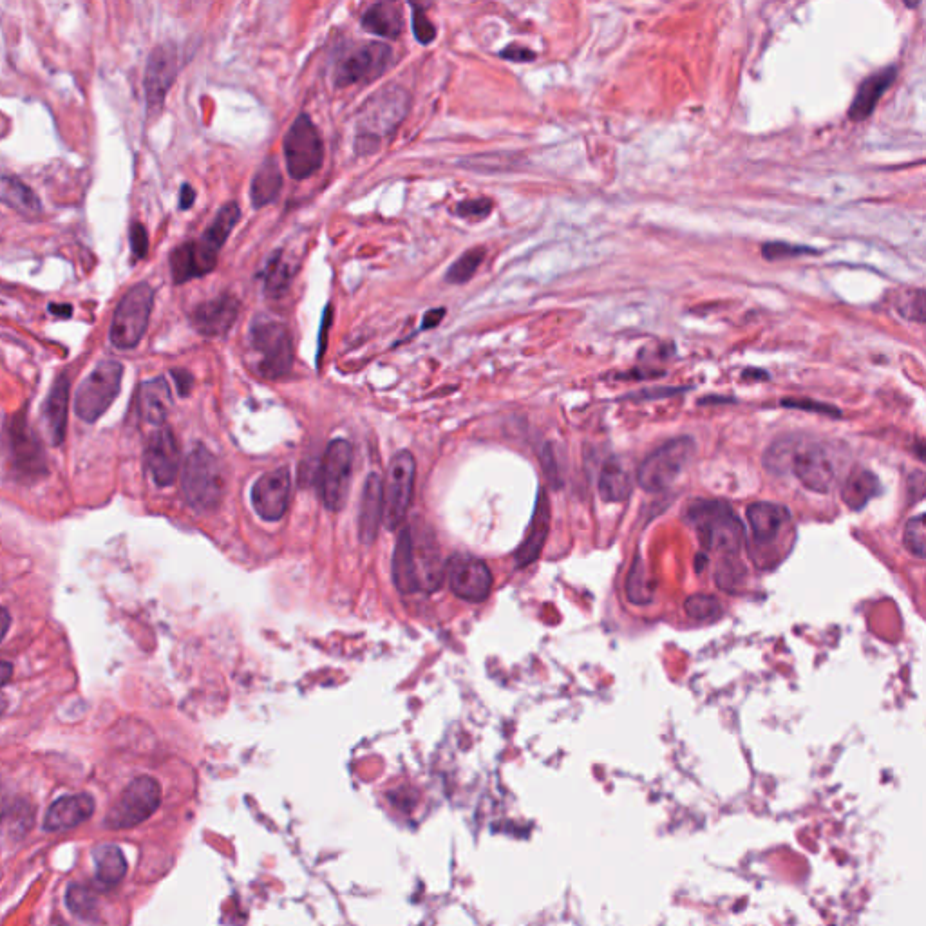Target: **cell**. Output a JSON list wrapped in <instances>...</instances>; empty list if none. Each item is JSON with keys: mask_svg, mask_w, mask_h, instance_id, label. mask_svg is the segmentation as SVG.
Instances as JSON below:
<instances>
[{"mask_svg": "<svg viewBox=\"0 0 926 926\" xmlns=\"http://www.w3.org/2000/svg\"><path fill=\"white\" fill-rule=\"evenodd\" d=\"M411 111V95L404 87L389 86L369 96L357 116L355 149L359 156L373 154L382 142L406 120Z\"/></svg>", "mask_w": 926, "mask_h": 926, "instance_id": "6da1fadb", "label": "cell"}, {"mask_svg": "<svg viewBox=\"0 0 926 926\" xmlns=\"http://www.w3.org/2000/svg\"><path fill=\"white\" fill-rule=\"evenodd\" d=\"M686 518L697 532L704 550L719 552L724 559L740 556L746 541V530L726 501H693Z\"/></svg>", "mask_w": 926, "mask_h": 926, "instance_id": "7a4b0ae2", "label": "cell"}, {"mask_svg": "<svg viewBox=\"0 0 926 926\" xmlns=\"http://www.w3.org/2000/svg\"><path fill=\"white\" fill-rule=\"evenodd\" d=\"M183 494L190 507L199 512H212L223 503L227 492V478L223 465L205 445H196L190 451L181 476Z\"/></svg>", "mask_w": 926, "mask_h": 926, "instance_id": "3957f363", "label": "cell"}, {"mask_svg": "<svg viewBox=\"0 0 926 926\" xmlns=\"http://www.w3.org/2000/svg\"><path fill=\"white\" fill-rule=\"evenodd\" d=\"M695 456L691 436H675L653 449L637 469V483L646 492H662L671 487L688 469Z\"/></svg>", "mask_w": 926, "mask_h": 926, "instance_id": "277c9868", "label": "cell"}, {"mask_svg": "<svg viewBox=\"0 0 926 926\" xmlns=\"http://www.w3.org/2000/svg\"><path fill=\"white\" fill-rule=\"evenodd\" d=\"M250 342L257 353V373L261 377L275 380L292 371L295 351L290 330L283 322L257 317L250 326Z\"/></svg>", "mask_w": 926, "mask_h": 926, "instance_id": "5b68a950", "label": "cell"}, {"mask_svg": "<svg viewBox=\"0 0 926 926\" xmlns=\"http://www.w3.org/2000/svg\"><path fill=\"white\" fill-rule=\"evenodd\" d=\"M154 290L149 283L134 284L120 299L109 328V341L116 350H133L149 328Z\"/></svg>", "mask_w": 926, "mask_h": 926, "instance_id": "8992f818", "label": "cell"}, {"mask_svg": "<svg viewBox=\"0 0 926 926\" xmlns=\"http://www.w3.org/2000/svg\"><path fill=\"white\" fill-rule=\"evenodd\" d=\"M286 171L293 180H308L324 163V142L317 125L308 114H301L290 125L283 140Z\"/></svg>", "mask_w": 926, "mask_h": 926, "instance_id": "52a82bcc", "label": "cell"}, {"mask_svg": "<svg viewBox=\"0 0 926 926\" xmlns=\"http://www.w3.org/2000/svg\"><path fill=\"white\" fill-rule=\"evenodd\" d=\"M123 366L118 360H102L78 386L75 413L84 422L93 424L104 415L122 389Z\"/></svg>", "mask_w": 926, "mask_h": 926, "instance_id": "ba28073f", "label": "cell"}, {"mask_svg": "<svg viewBox=\"0 0 926 926\" xmlns=\"http://www.w3.org/2000/svg\"><path fill=\"white\" fill-rule=\"evenodd\" d=\"M393 64V49L382 42H362L344 51L335 62V86H366L378 80Z\"/></svg>", "mask_w": 926, "mask_h": 926, "instance_id": "9c48e42d", "label": "cell"}, {"mask_svg": "<svg viewBox=\"0 0 926 926\" xmlns=\"http://www.w3.org/2000/svg\"><path fill=\"white\" fill-rule=\"evenodd\" d=\"M161 805V785L152 776H138L123 789L105 816L107 829L123 831L147 822Z\"/></svg>", "mask_w": 926, "mask_h": 926, "instance_id": "30bf717a", "label": "cell"}, {"mask_svg": "<svg viewBox=\"0 0 926 926\" xmlns=\"http://www.w3.org/2000/svg\"><path fill=\"white\" fill-rule=\"evenodd\" d=\"M415 478V456L409 451L395 454L389 463L386 478L382 480V521L389 530L398 529L406 520L415 492Z\"/></svg>", "mask_w": 926, "mask_h": 926, "instance_id": "8fae6325", "label": "cell"}, {"mask_svg": "<svg viewBox=\"0 0 926 926\" xmlns=\"http://www.w3.org/2000/svg\"><path fill=\"white\" fill-rule=\"evenodd\" d=\"M353 476V447L348 440H333L324 458L319 474V492L324 507L331 512L341 511L350 494Z\"/></svg>", "mask_w": 926, "mask_h": 926, "instance_id": "7c38bea8", "label": "cell"}, {"mask_svg": "<svg viewBox=\"0 0 926 926\" xmlns=\"http://www.w3.org/2000/svg\"><path fill=\"white\" fill-rule=\"evenodd\" d=\"M789 473H793L807 491L825 494L836 483L838 465L827 445L796 438Z\"/></svg>", "mask_w": 926, "mask_h": 926, "instance_id": "4fadbf2b", "label": "cell"}, {"mask_svg": "<svg viewBox=\"0 0 926 926\" xmlns=\"http://www.w3.org/2000/svg\"><path fill=\"white\" fill-rule=\"evenodd\" d=\"M11 463L15 473L26 482L40 480L48 473L46 454L37 435L29 427L24 411L13 416L10 424Z\"/></svg>", "mask_w": 926, "mask_h": 926, "instance_id": "5bb4252c", "label": "cell"}, {"mask_svg": "<svg viewBox=\"0 0 926 926\" xmlns=\"http://www.w3.org/2000/svg\"><path fill=\"white\" fill-rule=\"evenodd\" d=\"M178 67V51L172 44H161L152 49L143 76L149 114H158L163 109L165 98L169 95L172 84L176 82Z\"/></svg>", "mask_w": 926, "mask_h": 926, "instance_id": "9a60e30c", "label": "cell"}, {"mask_svg": "<svg viewBox=\"0 0 926 926\" xmlns=\"http://www.w3.org/2000/svg\"><path fill=\"white\" fill-rule=\"evenodd\" d=\"M447 581L456 597L471 603L485 601L492 590V574L482 559L453 556L445 567Z\"/></svg>", "mask_w": 926, "mask_h": 926, "instance_id": "2e32d148", "label": "cell"}, {"mask_svg": "<svg viewBox=\"0 0 926 926\" xmlns=\"http://www.w3.org/2000/svg\"><path fill=\"white\" fill-rule=\"evenodd\" d=\"M292 476L286 467L263 474L252 487V507L259 518L279 521L290 505Z\"/></svg>", "mask_w": 926, "mask_h": 926, "instance_id": "e0dca14e", "label": "cell"}, {"mask_svg": "<svg viewBox=\"0 0 926 926\" xmlns=\"http://www.w3.org/2000/svg\"><path fill=\"white\" fill-rule=\"evenodd\" d=\"M241 304L234 295L221 293L218 297L198 304L190 312V324L203 337H223L236 324Z\"/></svg>", "mask_w": 926, "mask_h": 926, "instance_id": "ac0fdd59", "label": "cell"}, {"mask_svg": "<svg viewBox=\"0 0 926 926\" xmlns=\"http://www.w3.org/2000/svg\"><path fill=\"white\" fill-rule=\"evenodd\" d=\"M145 460L156 485L169 487L174 483L180 471V447L169 427H158L152 433L147 442Z\"/></svg>", "mask_w": 926, "mask_h": 926, "instance_id": "d6986e66", "label": "cell"}, {"mask_svg": "<svg viewBox=\"0 0 926 926\" xmlns=\"http://www.w3.org/2000/svg\"><path fill=\"white\" fill-rule=\"evenodd\" d=\"M746 516L749 529L753 532V541L760 547L771 545L791 525L789 509L771 501L751 503L747 507Z\"/></svg>", "mask_w": 926, "mask_h": 926, "instance_id": "ffe728a7", "label": "cell"}, {"mask_svg": "<svg viewBox=\"0 0 926 926\" xmlns=\"http://www.w3.org/2000/svg\"><path fill=\"white\" fill-rule=\"evenodd\" d=\"M218 265V256L212 254L199 241H187L176 246L169 257L172 281L176 284L189 283L210 274Z\"/></svg>", "mask_w": 926, "mask_h": 926, "instance_id": "44dd1931", "label": "cell"}, {"mask_svg": "<svg viewBox=\"0 0 926 926\" xmlns=\"http://www.w3.org/2000/svg\"><path fill=\"white\" fill-rule=\"evenodd\" d=\"M95 813V800L89 794L64 796L51 805L44 820V829L49 832H64L87 822Z\"/></svg>", "mask_w": 926, "mask_h": 926, "instance_id": "7402d4cb", "label": "cell"}, {"mask_svg": "<svg viewBox=\"0 0 926 926\" xmlns=\"http://www.w3.org/2000/svg\"><path fill=\"white\" fill-rule=\"evenodd\" d=\"M550 532V505L545 491H539L538 503L530 521L529 532L516 552V567L525 568L539 558Z\"/></svg>", "mask_w": 926, "mask_h": 926, "instance_id": "603a6c76", "label": "cell"}, {"mask_svg": "<svg viewBox=\"0 0 926 926\" xmlns=\"http://www.w3.org/2000/svg\"><path fill=\"white\" fill-rule=\"evenodd\" d=\"M384 512L382 500V476L378 473L369 474L364 483V491L360 498L359 536L364 545H371L377 538L380 523Z\"/></svg>", "mask_w": 926, "mask_h": 926, "instance_id": "cb8c5ba5", "label": "cell"}, {"mask_svg": "<svg viewBox=\"0 0 926 926\" xmlns=\"http://www.w3.org/2000/svg\"><path fill=\"white\" fill-rule=\"evenodd\" d=\"M896 76H898V69L889 66L878 71L876 75L869 76L861 84L849 107V118L852 122H865L870 114L874 113L879 98L887 93V89L892 86Z\"/></svg>", "mask_w": 926, "mask_h": 926, "instance_id": "d4e9b609", "label": "cell"}, {"mask_svg": "<svg viewBox=\"0 0 926 926\" xmlns=\"http://www.w3.org/2000/svg\"><path fill=\"white\" fill-rule=\"evenodd\" d=\"M0 203L26 219L40 218L44 212L37 192L17 176L4 172H0Z\"/></svg>", "mask_w": 926, "mask_h": 926, "instance_id": "484cf974", "label": "cell"}, {"mask_svg": "<svg viewBox=\"0 0 926 926\" xmlns=\"http://www.w3.org/2000/svg\"><path fill=\"white\" fill-rule=\"evenodd\" d=\"M69 395H71L69 378H67V375H60L55 380V384H53V388H51L48 398H46V404H44V420H46L48 435L53 445L62 444L64 436H66Z\"/></svg>", "mask_w": 926, "mask_h": 926, "instance_id": "4316f807", "label": "cell"}, {"mask_svg": "<svg viewBox=\"0 0 926 926\" xmlns=\"http://www.w3.org/2000/svg\"><path fill=\"white\" fill-rule=\"evenodd\" d=\"M138 406L145 422L152 426H163L171 413L172 393L169 382L163 377L151 378L143 382L138 395Z\"/></svg>", "mask_w": 926, "mask_h": 926, "instance_id": "83f0119b", "label": "cell"}, {"mask_svg": "<svg viewBox=\"0 0 926 926\" xmlns=\"http://www.w3.org/2000/svg\"><path fill=\"white\" fill-rule=\"evenodd\" d=\"M393 579L402 594H413L416 590H420L411 527H406L398 536L395 556H393Z\"/></svg>", "mask_w": 926, "mask_h": 926, "instance_id": "f1b7e54d", "label": "cell"}, {"mask_svg": "<svg viewBox=\"0 0 926 926\" xmlns=\"http://www.w3.org/2000/svg\"><path fill=\"white\" fill-rule=\"evenodd\" d=\"M362 26L377 37L395 40L402 35L404 29L402 10L393 2H377L364 11Z\"/></svg>", "mask_w": 926, "mask_h": 926, "instance_id": "f546056e", "label": "cell"}, {"mask_svg": "<svg viewBox=\"0 0 926 926\" xmlns=\"http://www.w3.org/2000/svg\"><path fill=\"white\" fill-rule=\"evenodd\" d=\"M634 491V478L619 458H608L599 476V494L606 503L628 500Z\"/></svg>", "mask_w": 926, "mask_h": 926, "instance_id": "4dcf8cb0", "label": "cell"}, {"mask_svg": "<svg viewBox=\"0 0 926 926\" xmlns=\"http://www.w3.org/2000/svg\"><path fill=\"white\" fill-rule=\"evenodd\" d=\"M879 492H881V483H879L878 476L865 467H856L843 482L841 500L851 511H861L874 496H878Z\"/></svg>", "mask_w": 926, "mask_h": 926, "instance_id": "1f68e13d", "label": "cell"}, {"mask_svg": "<svg viewBox=\"0 0 926 926\" xmlns=\"http://www.w3.org/2000/svg\"><path fill=\"white\" fill-rule=\"evenodd\" d=\"M281 189H283V174L279 169V163L275 161V158H266L252 180V189H250L252 205L256 208H263L274 203L275 199L279 198Z\"/></svg>", "mask_w": 926, "mask_h": 926, "instance_id": "d6a6232c", "label": "cell"}, {"mask_svg": "<svg viewBox=\"0 0 926 926\" xmlns=\"http://www.w3.org/2000/svg\"><path fill=\"white\" fill-rule=\"evenodd\" d=\"M239 219H241V208L237 203L230 201L227 205H223V207L219 208L214 221L203 232V236L199 237V243L205 246L207 250H210L212 254L219 256V250L227 243V239L232 234V230L236 228Z\"/></svg>", "mask_w": 926, "mask_h": 926, "instance_id": "836d02e7", "label": "cell"}, {"mask_svg": "<svg viewBox=\"0 0 926 926\" xmlns=\"http://www.w3.org/2000/svg\"><path fill=\"white\" fill-rule=\"evenodd\" d=\"M96 879L104 889H113L127 874V860L116 845H100L93 852Z\"/></svg>", "mask_w": 926, "mask_h": 926, "instance_id": "e575fe53", "label": "cell"}, {"mask_svg": "<svg viewBox=\"0 0 926 926\" xmlns=\"http://www.w3.org/2000/svg\"><path fill=\"white\" fill-rule=\"evenodd\" d=\"M259 277L265 284V295L270 299H279L288 292L293 281V272L290 265L284 261L283 250H277L266 259V265Z\"/></svg>", "mask_w": 926, "mask_h": 926, "instance_id": "d590c367", "label": "cell"}, {"mask_svg": "<svg viewBox=\"0 0 926 926\" xmlns=\"http://www.w3.org/2000/svg\"><path fill=\"white\" fill-rule=\"evenodd\" d=\"M655 594V583L646 568L643 556L635 554L634 563L626 577V597L634 605H648L652 603Z\"/></svg>", "mask_w": 926, "mask_h": 926, "instance_id": "8d00e7d4", "label": "cell"}, {"mask_svg": "<svg viewBox=\"0 0 926 926\" xmlns=\"http://www.w3.org/2000/svg\"><path fill=\"white\" fill-rule=\"evenodd\" d=\"M485 254H487V250L483 246H474L471 250L463 252L462 256L458 257L453 265L449 266V270L445 274V281L449 284H465L467 281H471L474 274L478 272V268L482 266Z\"/></svg>", "mask_w": 926, "mask_h": 926, "instance_id": "74e56055", "label": "cell"}, {"mask_svg": "<svg viewBox=\"0 0 926 926\" xmlns=\"http://www.w3.org/2000/svg\"><path fill=\"white\" fill-rule=\"evenodd\" d=\"M66 905L76 916L82 919H93L98 910L95 890L82 883H71L67 887Z\"/></svg>", "mask_w": 926, "mask_h": 926, "instance_id": "f35d334b", "label": "cell"}, {"mask_svg": "<svg viewBox=\"0 0 926 926\" xmlns=\"http://www.w3.org/2000/svg\"><path fill=\"white\" fill-rule=\"evenodd\" d=\"M794 445H796V436H785V438L776 440L775 444L767 449L764 465L769 473L778 474V476L789 473Z\"/></svg>", "mask_w": 926, "mask_h": 926, "instance_id": "ab89813d", "label": "cell"}, {"mask_svg": "<svg viewBox=\"0 0 926 926\" xmlns=\"http://www.w3.org/2000/svg\"><path fill=\"white\" fill-rule=\"evenodd\" d=\"M684 610L695 621H711L722 614L719 599L708 596V594H695V596L688 597L684 603Z\"/></svg>", "mask_w": 926, "mask_h": 926, "instance_id": "60d3db41", "label": "cell"}, {"mask_svg": "<svg viewBox=\"0 0 926 926\" xmlns=\"http://www.w3.org/2000/svg\"><path fill=\"white\" fill-rule=\"evenodd\" d=\"M903 543H905V549L916 556V558L923 559L926 556V527H925V514H917L912 520L907 521L905 525V532H903Z\"/></svg>", "mask_w": 926, "mask_h": 926, "instance_id": "b9f144b4", "label": "cell"}, {"mask_svg": "<svg viewBox=\"0 0 926 926\" xmlns=\"http://www.w3.org/2000/svg\"><path fill=\"white\" fill-rule=\"evenodd\" d=\"M811 254H818V250H814L811 246L804 245H789V243H766L762 246V256L766 257L767 261H778V259H789V257H800V256H811Z\"/></svg>", "mask_w": 926, "mask_h": 926, "instance_id": "7bdbcfd3", "label": "cell"}, {"mask_svg": "<svg viewBox=\"0 0 926 926\" xmlns=\"http://www.w3.org/2000/svg\"><path fill=\"white\" fill-rule=\"evenodd\" d=\"M492 207L494 205H492V199L489 198L463 199L456 205L454 212L458 218L483 221L491 216Z\"/></svg>", "mask_w": 926, "mask_h": 926, "instance_id": "ee69618b", "label": "cell"}, {"mask_svg": "<svg viewBox=\"0 0 926 926\" xmlns=\"http://www.w3.org/2000/svg\"><path fill=\"white\" fill-rule=\"evenodd\" d=\"M925 304V292L923 290H914V292L907 293L905 297H901L896 308L905 319L921 324V322H925Z\"/></svg>", "mask_w": 926, "mask_h": 926, "instance_id": "f6af8a7d", "label": "cell"}, {"mask_svg": "<svg viewBox=\"0 0 926 926\" xmlns=\"http://www.w3.org/2000/svg\"><path fill=\"white\" fill-rule=\"evenodd\" d=\"M413 10V33H415V38L420 42V44H431L436 38V28L435 24L431 22V19L427 17L426 10L422 6H411Z\"/></svg>", "mask_w": 926, "mask_h": 926, "instance_id": "bcb514c9", "label": "cell"}, {"mask_svg": "<svg viewBox=\"0 0 926 926\" xmlns=\"http://www.w3.org/2000/svg\"><path fill=\"white\" fill-rule=\"evenodd\" d=\"M129 239H131V250H133L134 259H143L149 254V234L147 228L142 223H133L129 230Z\"/></svg>", "mask_w": 926, "mask_h": 926, "instance_id": "7dc6e473", "label": "cell"}, {"mask_svg": "<svg viewBox=\"0 0 926 926\" xmlns=\"http://www.w3.org/2000/svg\"><path fill=\"white\" fill-rule=\"evenodd\" d=\"M782 406L814 411V413H822V415L841 416V411H838L836 407L829 406V404H820V402H814L809 398H804V400L802 398H785V400H782Z\"/></svg>", "mask_w": 926, "mask_h": 926, "instance_id": "c3c4849f", "label": "cell"}, {"mask_svg": "<svg viewBox=\"0 0 926 926\" xmlns=\"http://www.w3.org/2000/svg\"><path fill=\"white\" fill-rule=\"evenodd\" d=\"M500 57L511 62H532L536 60V53L532 49L520 46V44H511L505 49H501Z\"/></svg>", "mask_w": 926, "mask_h": 926, "instance_id": "681fc988", "label": "cell"}, {"mask_svg": "<svg viewBox=\"0 0 926 926\" xmlns=\"http://www.w3.org/2000/svg\"><path fill=\"white\" fill-rule=\"evenodd\" d=\"M172 377H174V382H176V388H178V393L181 397H187L190 393V389L194 386V378L190 375L189 371L185 369H172Z\"/></svg>", "mask_w": 926, "mask_h": 926, "instance_id": "f907efd6", "label": "cell"}, {"mask_svg": "<svg viewBox=\"0 0 926 926\" xmlns=\"http://www.w3.org/2000/svg\"><path fill=\"white\" fill-rule=\"evenodd\" d=\"M445 317V308H435V310H429V312L424 315V322H422V330H433L436 328L442 319Z\"/></svg>", "mask_w": 926, "mask_h": 926, "instance_id": "816d5d0a", "label": "cell"}, {"mask_svg": "<svg viewBox=\"0 0 926 926\" xmlns=\"http://www.w3.org/2000/svg\"><path fill=\"white\" fill-rule=\"evenodd\" d=\"M196 201V190L190 187L189 183H185L180 190V208L181 210H189Z\"/></svg>", "mask_w": 926, "mask_h": 926, "instance_id": "f5cc1de1", "label": "cell"}, {"mask_svg": "<svg viewBox=\"0 0 926 926\" xmlns=\"http://www.w3.org/2000/svg\"><path fill=\"white\" fill-rule=\"evenodd\" d=\"M682 389L671 388V389H646L641 395H635V398L639 400H644V398H655V397H670V395H677Z\"/></svg>", "mask_w": 926, "mask_h": 926, "instance_id": "db71d44e", "label": "cell"}, {"mask_svg": "<svg viewBox=\"0 0 926 926\" xmlns=\"http://www.w3.org/2000/svg\"><path fill=\"white\" fill-rule=\"evenodd\" d=\"M49 313L57 315V317H62V319H69L73 315V308L71 304H49Z\"/></svg>", "mask_w": 926, "mask_h": 926, "instance_id": "11a10c76", "label": "cell"}, {"mask_svg": "<svg viewBox=\"0 0 926 926\" xmlns=\"http://www.w3.org/2000/svg\"><path fill=\"white\" fill-rule=\"evenodd\" d=\"M10 624L11 617L10 614H8V610L0 606V641H2V639L6 637V634H8V630H10Z\"/></svg>", "mask_w": 926, "mask_h": 926, "instance_id": "9f6ffc18", "label": "cell"}, {"mask_svg": "<svg viewBox=\"0 0 926 926\" xmlns=\"http://www.w3.org/2000/svg\"><path fill=\"white\" fill-rule=\"evenodd\" d=\"M11 675H13V668H11L10 662L0 661V686H4L6 682L10 681Z\"/></svg>", "mask_w": 926, "mask_h": 926, "instance_id": "6f0895ef", "label": "cell"}, {"mask_svg": "<svg viewBox=\"0 0 926 926\" xmlns=\"http://www.w3.org/2000/svg\"><path fill=\"white\" fill-rule=\"evenodd\" d=\"M10 813V807H8V802H6V796L0 791V822L6 814Z\"/></svg>", "mask_w": 926, "mask_h": 926, "instance_id": "680465c9", "label": "cell"}]
</instances>
